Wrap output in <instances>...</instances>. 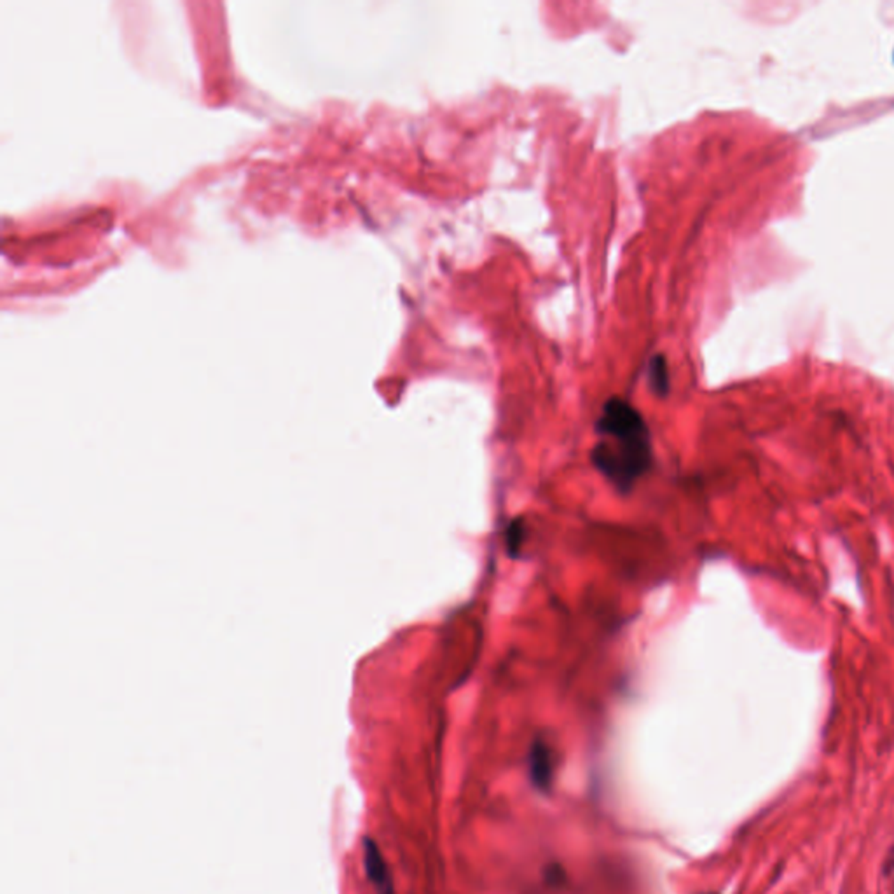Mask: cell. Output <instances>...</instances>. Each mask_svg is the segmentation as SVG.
Returning <instances> with one entry per match:
<instances>
[{
    "instance_id": "obj_4",
    "label": "cell",
    "mask_w": 894,
    "mask_h": 894,
    "mask_svg": "<svg viewBox=\"0 0 894 894\" xmlns=\"http://www.w3.org/2000/svg\"><path fill=\"white\" fill-rule=\"evenodd\" d=\"M650 383H652V388L655 390L657 395H666L668 394V386H670V379H668V370H666V365L662 362H655L652 365V372H650Z\"/></svg>"
},
{
    "instance_id": "obj_3",
    "label": "cell",
    "mask_w": 894,
    "mask_h": 894,
    "mask_svg": "<svg viewBox=\"0 0 894 894\" xmlns=\"http://www.w3.org/2000/svg\"><path fill=\"white\" fill-rule=\"evenodd\" d=\"M528 772H530V779L537 790L543 792V793H547L550 790L552 777H554V757H552L550 746L541 739H537L530 750Z\"/></svg>"
},
{
    "instance_id": "obj_5",
    "label": "cell",
    "mask_w": 894,
    "mask_h": 894,
    "mask_svg": "<svg viewBox=\"0 0 894 894\" xmlns=\"http://www.w3.org/2000/svg\"><path fill=\"white\" fill-rule=\"evenodd\" d=\"M523 538H524V526L521 523H512L507 530V543L510 556H516L519 552Z\"/></svg>"
},
{
    "instance_id": "obj_2",
    "label": "cell",
    "mask_w": 894,
    "mask_h": 894,
    "mask_svg": "<svg viewBox=\"0 0 894 894\" xmlns=\"http://www.w3.org/2000/svg\"><path fill=\"white\" fill-rule=\"evenodd\" d=\"M363 865H365V874L369 877V882L374 886L378 894H395L392 874L388 870V865L378 848V844L370 839L363 841Z\"/></svg>"
},
{
    "instance_id": "obj_1",
    "label": "cell",
    "mask_w": 894,
    "mask_h": 894,
    "mask_svg": "<svg viewBox=\"0 0 894 894\" xmlns=\"http://www.w3.org/2000/svg\"><path fill=\"white\" fill-rule=\"evenodd\" d=\"M594 467L619 490L629 492L652 465V437L643 416L622 399L605 403L596 423Z\"/></svg>"
}]
</instances>
